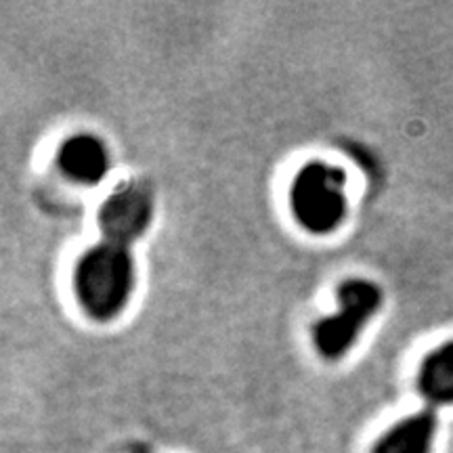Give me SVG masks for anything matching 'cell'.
<instances>
[{"label": "cell", "mask_w": 453, "mask_h": 453, "mask_svg": "<svg viewBox=\"0 0 453 453\" xmlns=\"http://www.w3.org/2000/svg\"><path fill=\"white\" fill-rule=\"evenodd\" d=\"M133 288V254L120 243L104 240L88 248L73 271V290L82 309L99 321L122 313Z\"/></svg>", "instance_id": "cell-1"}, {"label": "cell", "mask_w": 453, "mask_h": 453, "mask_svg": "<svg viewBox=\"0 0 453 453\" xmlns=\"http://www.w3.org/2000/svg\"><path fill=\"white\" fill-rule=\"evenodd\" d=\"M294 217L311 234H330L347 214L344 173L327 162H309L292 180Z\"/></svg>", "instance_id": "cell-2"}, {"label": "cell", "mask_w": 453, "mask_h": 453, "mask_svg": "<svg viewBox=\"0 0 453 453\" xmlns=\"http://www.w3.org/2000/svg\"><path fill=\"white\" fill-rule=\"evenodd\" d=\"M382 304V292L373 281L347 280L338 288V309L332 315L317 321L313 330L315 349L326 359H340L353 347L364 327L378 313Z\"/></svg>", "instance_id": "cell-3"}, {"label": "cell", "mask_w": 453, "mask_h": 453, "mask_svg": "<svg viewBox=\"0 0 453 453\" xmlns=\"http://www.w3.org/2000/svg\"><path fill=\"white\" fill-rule=\"evenodd\" d=\"M154 217V197L139 183H128L107 197L99 211V229L105 242L130 246L145 234Z\"/></svg>", "instance_id": "cell-4"}, {"label": "cell", "mask_w": 453, "mask_h": 453, "mask_svg": "<svg viewBox=\"0 0 453 453\" xmlns=\"http://www.w3.org/2000/svg\"><path fill=\"white\" fill-rule=\"evenodd\" d=\"M57 162L65 177L84 185L99 183L110 170V154L104 141L93 134H73L67 139L61 145Z\"/></svg>", "instance_id": "cell-5"}, {"label": "cell", "mask_w": 453, "mask_h": 453, "mask_svg": "<svg viewBox=\"0 0 453 453\" xmlns=\"http://www.w3.org/2000/svg\"><path fill=\"white\" fill-rule=\"evenodd\" d=\"M437 428L439 418L433 410L416 411L384 433L373 453H430Z\"/></svg>", "instance_id": "cell-6"}, {"label": "cell", "mask_w": 453, "mask_h": 453, "mask_svg": "<svg viewBox=\"0 0 453 453\" xmlns=\"http://www.w3.org/2000/svg\"><path fill=\"white\" fill-rule=\"evenodd\" d=\"M418 387L428 403H453V340L433 349L424 357L420 372H418Z\"/></svg>", "instance_id": "cell-7"}]
</instances>
